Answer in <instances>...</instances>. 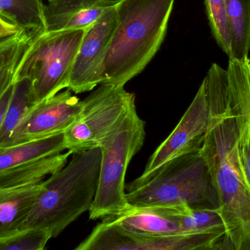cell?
<instances>
[{"mask_svg": "<svg viewBox=\"0 0 250 250\" xmlns=\"http://www.w3.org/2000/svg\"><path fill=\"white\" fill-rule=\"evenodd\" d=\"M209 123L201 155L217 192L226 227V250H250V195L238 157V126L227 70L213 63L205 77Z\"/></svg>", "mask_w": 250, "mask_h": 250, "instance_id": "6da1fadb", "label": "cell"}, {"mask_svg": "<svg viewBox=\"0 0 250 250\" xmlns=\"http://www.w3.org/2000/svg\"><path fill=\"white\" fill-rule=\"evenodd\" d=\"M23 30L20 26L0 13V38L13 36Z\"/></svg>", "mask_w": 250, "mask_h": 250, "instance_id": "484cf974", "label": "cell"}, {"mask_svg": "<svg viewBox=\"0 0 250 250\" xmlns=\"http://www.w3.org/2000/svg\"><path fill=\"white\" fill-rule=\"evenodd\" d=\"M103 221L117 225L132 234L146 236L184 234L181 230L179 207L134 206L120 215Z\"/></svg>", "mask_w": 250, "mask_h": 250, "instance_id": "7c38bea8", "label": "cell"}, {"mask_svg": "<svg viewBox=\"0 0 250 250\" xmlns=\"http://www.w3.org/2000/svg\"><path fill=\"white\" fill-rule=\"evenodd\" d=\"M119 0H48L45 5V31L86 29Z\"/></svg>", "mask_w": 250, "mask_h": 250, "instance_id": "4fadbf2b", "label": "cell"}, {"mask_svg": "<svg viewBox=\"0 0 250 250\" xmlns=\"http://www.w3.org/2000/svg\"><path fill=\"white\" fill-rule=\"evenodd\" d=\"M30 82L24 79L14 82V89L11 99L6 110L1 132L0 148L4 146L15 129L27 115L34 105L31 104Z\"/></svg>", "mask_w": 250, "mask_h": 250, "instance_id": "ffe728a7", "label": "cell"}, {"mask_svg": "<svg viewBox=\"0 0 250 250\" xmlns=\"http://www.w3.org/2000/svg\"><path fill=\"white\" fill-rule=\"evenodd\" d=\"M208 123L209 107L204 78L195 98L174 130L151 156L143 174L126 184V192L147 182L167 161L200 151L205 139Z\"/></svg>", "mask_w": 250, "mask_h": 250, "instance_id": "ba28073f", "label": "cell"}, {"mask_svg": "<svg viewBox=\"0 0 250 250\" xmlns=\"http://www.w3.org/2000/svg\"><path fill=\"white\" fill-rule=\"evenodd\" d=\"M175 0H119L117 25L104 62L103 84L123 85L160 49Z\"/></svg>", "mask_w": 250, "mask_h": 250, "instance_id": "7a4b0ae2", "label": "cell"}, {"mask_svg": "<svg viewBox=\"0 0 250 250\" xmlns=\"http://www.w3.org/2000/svg\"><path fill=\"white\" fill-rule=\"evenodd\" d=\"M64 150L67 149L64 132L0 148V174L28 161L61 154Z\"/></svg>", "mask_w": 250, "mask_h": 250, "instance_id": "2e32d148", "label": "cell"}, {"mask_svg": "<svg viewBox=\"0 0 250 250\" xmlns=\"http://www.w3.org/2000/svg\"><path fill=\"white\" fill-rule=\"evenodd\" d=\"M0 13L23 30L45 32V4L42 0H0Z\"/></svg>", "mask_w": 250, "mask_h": 250, "instance_id": "ac0fdd59", "label": "cell"}, {"mask_svg": "<svg viewBox=\"0 0 250 250\" xmlns=\"http://www.w3.org/2000/svg\"><path fill=\"white\" fill-rule=\"evenodd\" d=\"M86 29L45 32L37 35L21 59L13 83L30 82L32 105L67 88Z\"/></svg>", "mask_w": 250, "mask_h": 250, "instance_id": "5b68a950", "label": "cell"}, {"mask_svg": "<svg viewBox=\"0 0 250 250\" xmlns=\"http://www.w3.org/2000/svg\"><path fill=\"white\" fill-rule=\"evenodd\" d=\"M226 3L233 57L244 58L250 51V0H226Z\"/></svg>", "mask_w": 250, "mask_h": 250, "instance_id": "d6986e66", "label": "cell"}, {"mask_svg": "<svg viewBox=\"0 0 250 250\" xmlns=\"http://www.w3.org/2000/svg\"><path fill=\"white\" fill-rule=\"evenodd\" d=\"M42 182L16 189H0V241L19 233L42 189Z\"/></svg>", "mask_w": 250, "mask_h": 250, "instance_id": "5bb4252c", "label": "cell"}, {"mask_svg": "<svg viewBox=\"0 0 250 250\" xmlns=\"http://www.w3.org/2000/svg\"><path fill=\"white\" fill-rule=\"evenodd\" d=\"M135 107V95L125 86L101 84L82 101L80 113L64 132L66 149L73 154L100 148Z\"/></svg>", "mask_w": 250, "mask_h": 250, "instance_id": "52a82bcc", "label": "cell"}, {"mask_svg": "<svg viewBox=\"0 0 250 250\" xmlns=\"http://www.w3.org/2000/svg\"><path fill=\"white\" fill-rule=\"evenodd\" d=\"M115 7L86 29L67 87L75 93L92 91L104 82V62L117 25Z\"/></svg>", "mask_w": 250, "mask_h": 250, "instance_id": "30bf717a", "label": "cell"}, {"mask_svg": "<svg viewBox=\"0 0 250 250\" xmlns=\"http://www.w3.org/2000/svg\"><path fill=\"white\" fill-rule=\"evenodd\" d=\"M72 155L67 165L42 181V189L19 231L42 228L56 238L89 211L98 189L101 148Z\"/></svg>", "mask_w": 250, "mask_h": 250, "instance_id": "3957f363", "label": "cell"}, {"mask_svg": "<svg viewBox=\"0 0 250 250\" xmlns=\"http://www.w3.org/2000/svg\"><path fill=\"white\" fill-rule=\"evenodd\" d=\"M145 136V123L138 116L135 107L118 131L100 147L99 179L89 211L90 220L116 217L129 206L125 192V176L131 160L142 148Z\"/></svg>", "mask_w": 250, "mask_h": 250, "instance_id": "8992f818", "label": "cell"}, {"mask_svg": "<svg viewBox=\"0 0 250 250\" xmlns=\"http://www.w3.org/2000/svg\"><path fill=\"white\" fill-rule=\"evenodd\" d=\"M40 34L23 30L13 36L0 38V68L21 57Z\"/></svg>", "mask_w": 250, "mask_h": 250, "instance_id": "603a6c76", "label": "cell"}, {"mask_svg": "<svg viewBox=\"0 0 250 250\" xmlns=\"http://www.w3.org/2000/svg\"><path fill=\"white\" fill-rule=\"evenodd\" d=\"M224 239L209 235L139 236L103 221L76 250H224Z\"/></svg>", "mask_w": 250, "mask_h": 250, "instance_id": "9c48e42d", "label": "cell"}, {"mask_svg": "<svg viewBox=\"0 0 250 250\" xmlns=\"http://www.w3.org/2000/svg\"><path fill=\"white\" fill-rule=\"evenodd\" d=\"M211 33L223 52L233 57L231 34L228 19L226 0H204Z\"/></svg>", "mask_w": 250, "mask_h": 250, "instance_id": "44dd1931", "label": "cell"}, {"mask_svg": "<svg viewBox=\"0 0 250 250\" xmlns=\"http://www.w3.org/2000/svg\"><path fill=\"white\" fill-rule=\"evenodd\" d=\"M51 239L44 229H28L0 241V250H42Z\"/></svg>", "mask_w": 250, "mask_h": 250, "instance_id": "7402d4cb", "label": "cell"}, {"mask_svg": "<svg viewBox=\"0 0 250 250\" xmlns=\"http://www.w3.org/2000/svg\"><path fill=\"white\" fill-rule=\"evenodd\" d=\"M21 57L0 68V98L8 87L13 83L15 73Z\"/></svg>", "mask_w": 250, "mask_h": 250, "instance_id": "d4e9b609", "label": "cell"}, {"mask_svg": "<svg viewBox=\"0 0 250 250\" xmlns=\"http://www.w3.org/2000/svg\"><path fill=\"white\" fill-rule=\"evenodd\" d=\"M230 101L246 119L250 133V58H230L226 69Z\"/></svg>", "mask_w": 250, "mask_h": 250, "instance_id": "e0dca14e", "label": "cell"}, {"mask_svg": "<svg viewBox=\"0 0 250 250\" xmlns=\"http://www.w3.org/2000/svg\"><path fill=\"white\" fill-rule=\"evenodd\" d=\"M82 107V101L72 95L69 89L35 104L3 147L65 132L76 120Z\"/></svg>", "mask_w": 250, "mask_h": 250, "instance_id": "8fae6325", "label": "cell"}, {"mask_svg": "<svg viewBox=\"0 0 250 250\" xmlns=\"http://www.w3.org/2000/svg\"><path fill=\"white\" fill-rule=\"evenodd\" d=\"M67 151L44 158L28 161L0 174V189H16L42 182L47 176L59 171L67 164L69 157Z\"/></svg>", "mask_w": 250, "mask_h": 250, "instance_id": "9a60e30c", "label": "cell"}, {"mask_svg": "<svg viewBox=\"0 0 250 250\" xmlns=\"http://www.w3.org/2000/svg\"><path fill=\"white\" fill-rule=\"evenodd\" d=\"M13 89H14V83L8 87L2 96L0 98V132H1V125H2L3 119L5 114L6 110H7L9 103L11 99L12 95H13Z\"/></svg>", "mask_w": 250, "mask_h": 250, "instance_id": "4316f807", "label": "cell"}, {"mask_svg": "<svg viewBox=\"0 0 250 250\" xmlns=\"http://www.w3.org/2000/svg\"><path fill=\"white\" fill-rule=\"evenodd\" d=\"M134 206L218 209L217 192L201 151L173 159L147 182L126 192Z\"/></svg>", "mask_w": 250, "mask_h": 250, "instance_id": "277c9868", "label": "cell"}, {"mask_svg": "<svg viewBox=\"0 0 250 250\" xmlns=\"http://www.w3.org/2000/svg\"><path fill=\"white\" fill-rule=\"evenodd\" d=\"M231 103V101H230ZM232 104V103H231ZM238 126V157L244 182L250 195V133L248 122L232 104Z\"/></svg>", "mask_w": 250, "mask_h": 250, "instance_id": "cb8c5ba5", "label": "cell"}]
</instances>
